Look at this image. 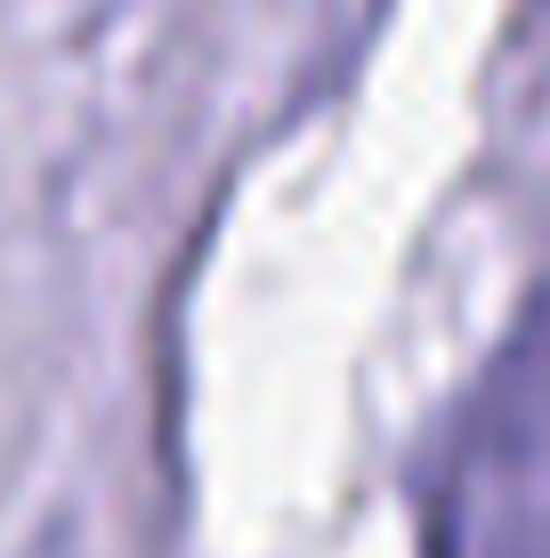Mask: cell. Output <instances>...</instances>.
I'll return each instance as SVG.
<instances>
[{
  "mask_svg": "<svg viewBox=\"0 0 550 558\" xmlns=\"http://www.w3.org/2000/svg\"><path fill=\"white\" fill-rule=\"evenodd\" d=\"M413 502L421 558H550V283L445 413Z\"/></svg>",
  "mask_w": 550,
  "mask_h": 558,
  "instance_id": "obj_1",
  "label": "cell"
}]
</instances>
